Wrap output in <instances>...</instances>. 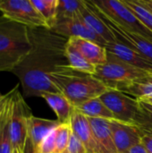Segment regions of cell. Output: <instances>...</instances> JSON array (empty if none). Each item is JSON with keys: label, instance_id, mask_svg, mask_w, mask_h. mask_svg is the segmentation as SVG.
<instances>
[{"label": "cell", "instance_id": "24", "mask_svg": "<svg viewBox=\"0 0 152 153\" xmlns=\"http://www.w3.org/2000/svg\"><path fill=\"white\" fill-rule=\"evenodd\" d=\"M117 91H120L136 100H141L146 98H152V82H133L120 87L119 89H117Z\"/></svg>", "mask_w": 152, "mask_h": 153}, {"label": "cell", "instance_id": "25", "mask_svg": "<svg viewBox=\"0 0 152 153\" xmlns=\"http://www.w3.org/2000/svg\"><path fill=\"white\" fill-rule=\"evenodd\" d=\"M83 4L84 0H58L56 20L76 17Z\"/></svg>", "mask_w": 152, "mask_h": 153}, {"label": "cell", "instance_id": "21", "mask_svg": "<svg viewBox=\"0 0 152 153\" xmlns=\"http://www.w3.org/2000/svg\"><path fill=\"white\" fill-rule=\"evenodd\" d=\"M10 97L0 117V153H13L14 149L11 139L9 116H10Z\"/></svg>", "mask_w": 152, "mask_h": 153}, {"label": "cell", "instance_id": "20", "mask_svg": "<svg viewBox=\"0 0 152 153\" xmlns=\"http://www.w3.org/2000/svg\"><path fill=\"white\" fill-rule=\"evenodd\" d=\"M65 56L68 61V65L71 68L79 72H82L93 75L95 74L97 66L88 62L83 57V56L79 52V50L68 41L65 47Z\"/></svg>", "mask_w": 152, "mask_h": 153}, {"label": "cell", "instance_id": "36", "mask_svg": "<svg viewBox=\"0 0 152 153\" xmlns=\"http://www.w3.org/2000/svg\"><path fill=\"white\" fill-rule=\"evenodd\" d=\"M147 82H152V75L150 77V78H149V79H148V81H147Z\"/></svg>", "mask_w": 152, "mask_h": 153}, {"label": "cell", "instance_id": "35", "mask_svg": "<svg viewBox=\"0 0 152 153\" xmlns=\"http://www.w3.org/2000/svg\"><path fill=\"white\" fill-rule=\"evenodd\" d=\"M4 94H2V93L0 92V101L3 100V98H4Z\"/></svg>", "mask_w": 152, "mask_h": 153}, {"label": "cell", "instance_id": "13", "mask_svg": "<svg viewBox=\"0 0 152 153\" xmlns=\"http://www.w3.org/2000/svg\"><path fill=\"white\" fill-rule=\"evenodd\" d=\"M105 47L108 55L113 56L138 69L152 74V60L151 58L117 42L108 43Z\"/></svg>", "mask_w": 152, "mask_h": 153}, {"label": "cell", "instance_id": "37", "mask_svg": "<svg viewBox=\"0 0 152 153\" xmlns=\"http://www.w3.org/2000/svg\"><path fill=\"white\" fill-rule=\"evenodd\" d=\"M13 153H20V152H17V151H14V152Z\"/></svg>", "mask_w": 152, "mask_h": 153}, {"label": "cell", "instance_id": "14", "mask_svg": "<svg viewBox=\"0 0 152 153\" xmlns=\"http://www.w3.org/2000/svg\"><path fill=\"white\" fill-rule=\"evenodd\" d=\"M70 126L73 134L83 143L87 153H98V147L89 117L74 108Z\"/></svg>", "mask_w": 152, "mask_h": 153}, {"label": "cell", "instance_id": "16", "mask_svg": "<svg viewBox=\"0 0 152 153\" xmlns=\"http://www.w3.org/2000/svg\"><path fill=\"white\" fill-rule=\"evenodd\" d=\"M98 153H118L111 133L109 120L102 118H90Z\"/></svg>", "mask_w": 152, "mask_h": 153}, {"label": "cell", "instance_id": "22", "mask_svg": "<svg viewBox=\"0 0 152 153\" xmlns=\"http://www.w3.org/2000/svg\"><path fill=\"white\" fill-rule=\"evenodd\" d=\"M122 2L133 13L139 21L152 32V11L142 0H122Z\"/></svg>", "mask_w": 152, "mask_h": 153}, {"label": "cell", "instance_id": "17", "mask_svg": "<svg viewBox=\"0 0 152 153\" xmlns=\"http://www.w3.org/2000/svg\"><path fill=\"white\" fill-rule=\"evenodd\" d=\"M40 98L44 99L51 109L55 112L60 125L70 124V120L74 110V107L62 93L45 92Z\"/></svg>", "mask_w": 152, "mask_h": 153}, {"label": "cell", "instance_id": "18", "mask_svg": "<svg viewBox=\"0 0 152 153\" xmlns=\"http://www.w3.org/2000/svg\"><path fill=\"white\" fill-rule=\"evenodd\" d=\"M80 16L85 22V23L100 38H102L107 44L116 42L114 35L107 27V25L103 22V21L98 16V14L93 11V9L90 6L87 1H84L83 6L81 8Z\"/></svg>", "mask_w": 152, "mask_h": 153}, {"label": "cell", "instance_id": "12", "mask_svg": "<svg viewBox=\"0 0 152 153\" xmlns=\"http://www.w3.org/2000/svg\"><path fill=\"white\" fill-rule=\"evenodd\" d=\"M60 124L57 120L40 118L31 115L28 118L27 141L24 153H37L45 137Z\"/></svg>", "mask_w": 152, "mask_h": 153}, {"label": "cell", "instance_id": "19", "mask_svg": "<svg viewBox=\"0 0 152 153\" xmlns=\"http://www.w3.org/2000/svg\"><path fill=\"white\" fill-rule=\"evenodd\" d=\"M75 108L90 118H102L108 120L115 119L111 111L99 98L90 100Z\"/></svg>", "mask_w": 152, "mask_h": 153}, {"label": "cell", "instance_id": "2", "mask_svg": "<svg viewBox=\"0 0 152 153\" xmlns=\"http://www.w3.org/2000/svg\"><path fill=\"white\" fill-rule=\"evenodd\" d=\"M49 77L58 91L74 108L90 100L99 98L111 90L93 74L76 71L69 65L58 67Z\"/></svg>", "mask_w": 152, "mask_h": 153}, {"label": "cell", "instance_id": "30", "mask_svg": "<svg viewBox=\"0 0 152 153\" xmlns=\"http://www.w3.org/2000/svg\"><path fill=\"white\" fill-rule=\"evenodd\" d=\"M125 153H148L145 147L143 146V144L142 143L133 146L132 148H130L128 151H126Z\"/></svg>", "mask_w": 152, "mask_h": 153}, {"label": "cell", "instance_id": "1", "mask_svg": "<svg viewBox=\"0 0 152 153\" xmlns=\"http://www.w3.org/2000/svg\"><path fill=\"white\" fill-rule=\"evenodd\" d=\"M31 48L13 70L26 97H40L45 92L60 93L50 80L58 67L68 65L65 47L68 39L46 27L28 28Z\"/></svg>", "mask_w": 152, "mask_h": 153}, {"label": "cell", "instance_id": "15", "mask_svg": "<svg viewBox=\"0 0 152 153\" xmlns=\"http://www.w3.org/2000/svg\"><path fill=\"white\" fill-rule=\"evenodd\" d=\"M68 42L76 48L88 62L95 66L104 65L108 61V52L105 46L77 37L69 38Z\"/></svg>", "mask_w": 152, "mask_h": 153}, {"label": "cell", "instance_id": "31", "mask_svg": "<svg viewBox=\"0 0 152 153\" xmlns=\"http://www.w3.org/2000/svg\"><path fill=\"white\" fill-rule=\"evenodd\" d=\"M8 100H9V92L6 93V94H4V97L3 100L0 101V117H1V114H2V112H3V110H4V107H5V105H6Z\"/></svg>", "mask_w": 152, "mask_h": 153}, {"label": "cell", "instance_id": "8", "mask_svg": "<svg viewBox=\"0 0 152 153\" xmlns=\"http://www.w3.org/2000/svg\"><path fill=\"white\" fill-rule=\"evenodd\" d=\"M0 12L5 18L28 28H48L47 22L35 8L31 0H0Z\"/></svg>", "mask_w": 152, "mask_h": 153}, {"label": "cell", "instance_id": "9", "mask_svg": "<svg viewBox=\"0 0 152 153\" xmlns=\"http://www.w3.org/2000/svg\"><path fill=\"white\" fill-rule=\"evenodd\" d=\"M111 111L116 120L134 124V120L141 110L140 100L117 90H109L99 97Z\"/></svg>", "mask_w": 152, "mask_h": 153}, {"label": "cell", "instance_id": "29", "mask_svg": "<svg viewBox=\"0 0 152 153\" xmlns=\"http://www.w3.org/2000/svg\"><path fill=\"white\" fill-rule=\"evenodd\" d=\"M143 146L145 147L146 151L148 153H152V136L148 134H143L142 137V142H141Z\"/></svg>", "mask_w": 152, "mask_h": 153}, {"label": "cell", "instance_id": "11", "mask_svg": "<svg viewBox=\"0 0 152 153\" xmlns=\"http://www.w3.org/2000/svg\"><path fill=\"white\" fill-rule=\"evenodd\" d=\"M109 124L118 153H125L130 148L142 142L143 134L135 125L116 119L109 120Z\"/></svg>", "mask_w": 152, "mask_h": 153}, {"label": "cell", "instance_id": "10", "mask_svg": "<svg viewBox=\"0 0 152 153\" xmlns=\"http://www.w3.org/2000/svg\"><path fill=\"white\" fill-rule=\"evenodd\" d=\"M50 30L67 39L72 37H77L97 42L102 46L107 45V42L98 34H96L85 23L80 14H78L76 17L70 19L56 20Z\"/></svg>", "mask_w": 152, "mask_h": 153}, {"label": "cell", "instance_id": "7", "mask_svg": "<svg viewBox=\"0 0 152 153\" xmlns=\"http://www.w3.org/2000/svg\"><path fill=\"white\" fill-rule=\"evenodd\" d=\"M93 11L103 21L109 30L114 35L117 43L125 45L152 60V43L142 36L129 30L104 13L92 1H87Z\"/></svg>", "mask_w": 152, "mask_h": 153}, {"label": "cell", "instance_id": "23", "mask_svg": "<svg viewBox=\"0 0 152 153\" xmlns=\"http://www.w3.org/2000/svg\"><path fill=\"white\" fill-rule=\"evenodd\" d=\"M31 3L51 29L56 21L58 0H31Z\"/></svg>", "mask_w": 152, "mask_h": 153}, {"label": "cell", "instance_id": "26", "mask_svg": "<svg viewBox=\"0 0 152 153\" xmlns=\"http://www.w3.org/2000/svg\"><path fill=\"white\" fill-rule=\"evenodd\" d=\"M72 133L70 124L59 125L55 129L56 153H65L68 146L70 135Z\"/></svg>", "mask_w": 152, "mask_h": 153}, {"label": "cell", "instance_id": "32", "mask_svg": "<svg viewBox=\"0 0 152 153\" xmlns=\"http://www.w3.org/2000/svg\"><path fill=\"white\" fill-rule=\"evenodd\" d=\"M142 1L151 11H152V0H142Z\"/></svg>", "mask_w": 152, "mask_h": 153}, {"label": "cell", "instance_id": "4", "mask_svg": "<svg viewBox=\"0 0 152 153\" xmlns=\"http://www.w3.org/2000/svg\"><path fill=\"white\" fill-rule=\"evenodd\" d=\"M152 74L138 69L108 54V61L96 67L94 74L109 89L117 90L133 82H147Z\"/></svg>", "mask_w": 152, "mask_h": 153}, {"label": "cell", "instance_id": "28", "mask_svg": "<svg viewBox=\"0 0 152 153\" xmlns=\"http://www.w3.org/2000/svg\"><path fill=\"white\" fill-rule=\"evenodd\" d=\"M65 153H87V150L83 143L73 134L71 133L68 146Z\"/></svg>", "mask_w": 152, "mask_h": 153}, {"label": "cell", "instance_id": "3", "mask_svg": "<svg viewBox=\"0 0 152 153\" xmlns=\"http://www.w3.org/2000/svg\"><path fill=\"white\" fill-rule=\"evenodd\" d=\"M28 27L0 15V72H13L30 52Z\"/></svg>", "mask_w": 152, "mask_h": 153}, {"label": "cell", "instance_id": "33", "mask_svg": "<svg viewBox=\"0 0 152 153\" xmlns=\"http://www.w3.org/2000/svg\"><path fill=\"white\" fill-rule=\"evenodd\" d=\"M141 101H143L149 105H151L152 106V98H146V99H143V100H141Z\"/></svg>", "mask_w": 152, "mask_h": 153}, {"label": "cell", "instance_id": "34", "mask_svg": "<svg viewBox=\"0 0 152 153\" xmlns=\"http://www.w3.org/2000/svg\"><path fill=\"white\" fill-rule=\"evenodd\" d=\"M140 101H141V100H140ZM141 102H142V105H143V106H144V107H145V108H146L147 109H149L150 111H151V112H152V106H151V105H149V104H147V103H145V102H143V101H141Z\"/></svg>", "mask_w": 152, "mask_h": 153}, {"label": "cell", "instance_id": "6", "mask_svg": "<svg viewBox=\"0 0 152 153\" xmlns=\"http://www.w3.org/2000/svg\"><path fill=\"white\" fill-rule=\"evenodd\" d=\"M92 2L118 24L129 30L136 32L152 43V32L139 21L122 0H93Z\"/></svg>", "mask_w": 152, "mask_h": 153}, {"label": "cell", "instance_id": "5", "mask_svg": "<svg viewBox=\"0 0 152 153\" xmlns=\"http://www.w3.org/2000/svg\"><path fill=\"white\" fill-rule=\"evenodd\" d=\"M18 86L19 85H16L12 91H10L9 126L14 151L24 153L27 141L28 118L32 114L22 95L20 93Z\"/></svg>", "mask_w": 152, "mask_h": 153}, {"label": "cell", "instance_id": "27", "mask_svg": "<svg viewBox=\"0 0 152 153\" xmlns=\"http://www.w3.org/2000/svg\"><path fill=\"white\" fill-rule=\"evenodd\" d=\"M141 103V110L138 113L134 124L143 134H148L152 136V112L147 109L140 101Z\"/></svg>", "mask_w": 152, "mask_h": 153}]
</instances>
